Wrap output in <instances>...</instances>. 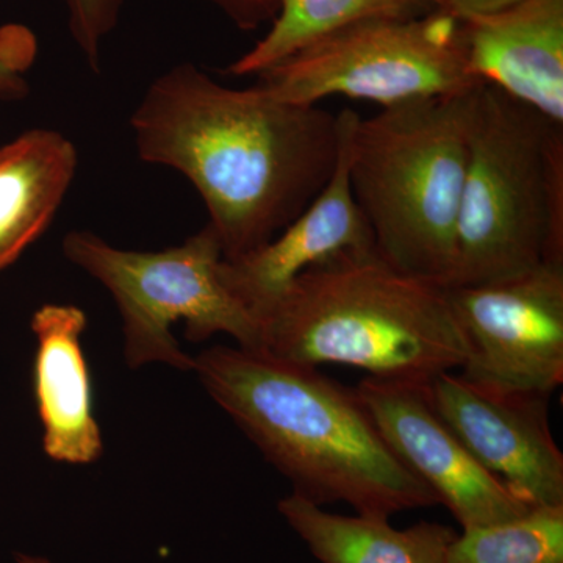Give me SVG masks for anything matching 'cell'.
Listing matches in <instances>:
<instances>
[{"instance_id": "1", "label": "cell", "mask_w": 563, "mask_h": 563, "mask_svg": "<svg viewBox=\"0 0 563 563\" xmlns=\"http://www.w3.org/2000/svg\"><path fill=\"white\" fill-rule=\"evenodd\" d=\"M141 161L195 185L224 261L279 235L320 195L342 143L339 113L235 90L191 63L162 74L131 118Z\"/></svg>"}, {"instance_id": "2", "label": "cell", "mask_w": 563, "mask_h": 563, "mask_svg": "<svg viewBox=\"0 0 563 563\" xmlns=\"http://www.w3.org/2000/svg\"><path fill=\"white\" fill-rule=\"evenodd\" d=\"M202 387L307 501L390 518L439 506L377 431L355 388L265 350L217 344L195 357Z\"/></svg>"}, {"instance_id": "3", "label": "cell", "mask_w": 563, "mask_h": 563, "mask_svg": "<svg viewBox=\"0 0 563 563\" xmlns=\"http://www.w3.org/2000/svg\"><path fill=\"white\" fill-rule=\"evenodd\" d=\"M262 325L265 351L282 361L352 366L380 379L431 384L468 355L444 287L399 272L376 250L310 266Z\"/></svg>"}, {"instance_id": "4", "label": "cell", "mask_w": 563, "mask_h": 563, "mask_svg": "<svg viewBox=\"0 0 563 563\" xmlns=\"http://www.w3.org/2000/svg\"><path fill=\"white\" fill-rule=\"evenodd\" d=\"M544 262L563 263V128L483 81L448 287L498 284Z\"/></svg>"}, {"instance_id": "5", "label": "cell", "mask_w": 563, "mask_h": 563, "mask_svg": "<svg viewBox=\"0 0 563 563\" xmlns=\"http://www.w3.org/2000/svg\"><path fill=\"white\" fill-rule=\"evenodd\" d=\"M473 90L358 114L347 147L352 196L377 254L442 287L453 277Z\"/></svg>"}, {"instance_id": "6", "label": "cell", "mask_w": 563, "mask_h": 563, "mask_svg": "<svg viewBox=\"0 0 563 563\" xmlns=\"http://www.w3.org/2000/svg\"><path fill=\"white\" fill-rule=\"evenodd\" d=\"M62 250L113 296L131 368L163 363L192 372L195 357L181 351L172 331L179 321L191 342L224 333L244 350H265L261 320L222 280L224 257L209 224L163 251L120 250L87 231L66 233Z\"/></svg>"}, {"instance_id": "7", "label": "cell", "mask_w": 563, "mask_h": 563, "mask_svg": "<svg viewBox=\"0 0 563 563\" xmlns=\"http://www.w3.org/2000/svg\"><path fill=\"white\" fill-rule=\"evenodd\" d=\"M273 98L318 106L331 96L380 107L472 91L462 18L450 9L412 20L347 25L258 74Z\"/></svg>"}, {"instance_id": "8", "label": "cell", "mask_w": 563, "mask_h": 563, "mask_svg": "<svg viewBox=\"0 0 563 563\" xmlns=\"http://www.w3.org/2000/svg\"><path fill=\"white\" fill-rule=\"evenodd\" d=\"M444 290L468 346L461 376L487 390L550 399L563 383V263Z\"/></svg>"}, {"instance_id": "9", "label": "cell", "mask_w": 563, "mask_h": 563, "mask_svg": "<svg viewBox=\"0 0 563 563\" xmlns=\"http://www.w3.org/2000/svg\"><path fill=\"white\" fill-rule=\"evenodd\" d=\"M355 391L393 454L435 493L462 529L504 523L532 509L444 424L429 384L368 376Z\"/></svg>"}, {"instance_id": "10", "label": "cell", "mask_w": 563, "mask_h": 563, "mask_svg": "<svg viewBox=\"0 0 563 563\" xmlns=\"http://www.w3.org/2000/svg\"><path fill=\"white\" fill-rule=\"evenodd\" d=\"M429 398L481 465L531 507L563 506V454L548 421V398L487 390L443 373Z\"/></svg>"}, {"instance_id": "11", "label": "cell", "mask_w": 563, "mask_h": 563, "mask_svg": "<svg viewBox=\"0 0 563 563\" xmlns=\"http://www.w3.org/2000/svg\"><path fill=\"white\" fill-rule=\"evenodd\" d=\"M342 143L331 179L306 210L272 242L233 261L221 262V277L258 320L310 266L344 251L376 250L368 222L354 201L347 147L357 111L342 109Z\"/></svg>"}, {"instance_id": "12", "label": "cell", "mask_w": 563, "mask_h": 563, "mask_svg": "<svg viewBox=\"0 0 563 563\" xmlns=\"http://www.w3.org/2000/svg\"><path fill=\"white\" fill-rule=\"evenodd\" d=\"M462 29L474 79L563 128V0H515Z\"/></svg>"}, {"instance_id": "13", "label": "cell", "mask_w": 563, "mask_h": 563, "mask_svg": "<svg viewBox=\"0 0 563 563\" xmlns=\"http://www.w3.org/2000/svg\"><path fill=\"white\" fill-rule=\"evenodd\" d=\"M31 328L36 340L33 395L44 453L69 465L95 463L103 442L81 347L87 314L70 303H44L33 313Z\"/></svg>"}, {"instance_id": "14", "label": "cell", "mask_w": 563, "mask_h": 563, "mask_svg": "<svg viewBox=\"0 0 563 563\" xmlns=\"http://www.w3.org/2000/svg\"><path fill=\"white\" fill-rule=\"evenodd\" d=\"M77 165L73 141L49 129H33L0 146V273L47 231Z\"/></svg>"}, {"instance_id": "15", "label": "cell", "mask_w": 563, "mask_h": 563, "mask_svg": "<svg viewBox=\"0 0 563 563\" xmlns=\"http://www.w3.org/2000/svg\"><path fill=\"white\" fill-rule=\"evenodd\" d=\"M277 509L321 563H448L457 537L450 526L431 521L396 529L390 518L331 514L295 493Z\"/></svg>"}, {"instance_id": "16", "label": "cell", "mask_w": 563, "mask_h": 563, "mask_svg": "<svg viewBox=\"0 0 563 563\" xmlns=\"http://www.w3.org/2000/svg\"><path fill=\"white\" fill-rule=\"evenodd\" d=\"M448 9L446 0H282L268 32L228 68L231 76H258L313 41L347 25L374 20H412Z\"/></svg>"}, {"instance_id": "17", "label": "cell", "mask_w": 563, "mask_h": 563, "mask_svg": "<svg viewBox=\"0 0 563 563\" xmlns=\"http://www.w3.org/2000/svg\"><path fill=\"white\" fill-rule=\"evenodd\" d=\"M448 563H563V506L532 507L515 520L462 529Z\"/></svg>"}, {"instance_id": "18", "label": "cell", "mask_w": 563, "mask_h": 563, "mask_svg": "<svg viewBox=\"0 0 563 563\" xmlns=\"http://www.w3.org/2000/svg\"><path fill=\"white\" fill-rule=\"evenodd\" d=\"M68 11V25L74 43L88 65L99 70L103 41L120 21L124 0H62Z\"/></svg>"}, {"instance_id": "19", "label": "cell", "mask_w": 563, "mask_h": 563, "mask_svg": "<svg viewBox=\"0 0 563 563\" xmlns=\"http://www.w3.org/2000/svg\"><path fill=\"white\" fill-rule=\"evenodd\" d=\"M38 55V41L22 24L0 27V101H21L31 91L27 73Z\"/></svg>"}, {"instance_id": "20", "label": "cell", "mask_w": 563, "mask_h": 563, "mask_svg": "<svg viewBox=\"0 0 563 563\" xmlns=\"http://www.w3.org/2000/svg\"><path fill=\"white\" fill-rule=\"evenodd\" d=\"M221 10L242 31H255L272 24L280 10L282 0H207Z\"/></svg>"}, {"instance_id": "21", "label": "cell", "mask_w": 563, "mask_h": 563, "mask_svg": "<svg viewBox=\"0 0 563 563\" xmlns=\"http://www.w3.org/2000/svg\"><path fill=\"white\" fill-rule=\"evenodd\" d=\"M515 0H446L448 9L457 16H470V14L487 13V11L503 9Z\"/></svg>"}, {"instance_id": "22", "label": "cell", "mask_w": 563, "mask_h": 563, "mask_svg": "<svg viewBox=\"0 0 563 563\" xmlns=\"http://www.w3.org/2000/svg\"><path fill=\"white\" fill-rule=\"evenodd\" d=\"M14 561L16 563H54L49 559L43 558V555H32L24 553L14 554Z\"/></svg>"}]
</instances>
